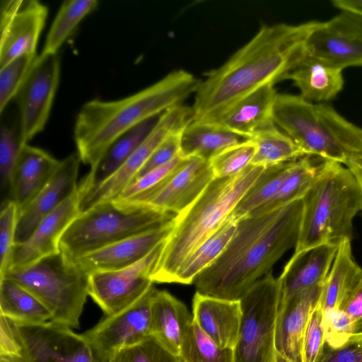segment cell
<instances>
[{
	"label": "cell",
	"mask_w": 362,
	"mask_h": 362,
	"mask_svg": "<svg viewBox=\"0 0 362 362\" xmlns=\"http://www.w3.org/2000/svg\"><path fill=\"white\" fill-rule=\"evenodd\" d=\"M48 15L37 0H3L0 4V67L25 54H35Z\"/></svg>",
	"instance_id": "cell-15"
},
{
	"label": "cell",
	"mask_w": 362,
	"mask_h": 362,
	"mask_svg": "<svg viewBox=\"0 0 362 362\" xmlns=\"http://www.w3.org/2000/svg\"><path fill=\"white\" fill-rule=\"evenodd\" d=\"M318 362H362V344L348 345L337 350H324Z\"/></svg>",
	"instance_id": "cell-48"
},
{
	"label": "cell",
	"mask_w": 362,
	"mask_h": 362,
	"mask_svg": "<svg viewBox=\"0 0 362 362\" xmlns=\"http://www.w3.org/2000/svg\"><path fill=\"white\" fill-rule=\"evenodd\" d=\"M0 315L18 325H38L52 321V315L33 293L14 281L0 278Z\"/></svg>",
	"instance_id": "cell-31"
},
{
	"label": "cell",
	"mask_w": 362,
	"mask_h": 362,
	"mask_svg": "<svg viewBox=\"0 0 362 362\" xmlns=\"http://www.w3.org/2000/svg\"><path fill=\"white\" fill-rule=\"evenodd\" d=\"M354 323L352 317L340 308L324 310L321 325L329 349L337 350L346 346L354 333Z\"/></svg>",
	"instance_id": "cell-42"
},
{
	"label": "cell",
	"mask_w": 362,
	"mask_h": 362,
	"mask_svg": "<svg viewBox=\"0 0 362 362\" xmlns=\"http://www.w3.org/2000/svg\"><path fill=\"white\" fill-rule=\"evenodd\" d=\"M256 151L251 165L267 168L297 160L305 152L273 122L253 134Z\"/></svg>",
	"instance_id": "cell-34"
},
{
	"label": "cell",
	"mask_w": 362,
	"mask_h": 362,
	"mask_svg": "<svg viewBox=\"0 0 362 362\" xmlns=\"http://www.w3.org/2000/svg\"><path fill=\"white\" fill-rule=\"evenodd\" d=\"M339 244L327 243L293 252L278 278L280 301L287 300L322 286L333 263Z\"/></svg>",
	"instance_id": "cell-20"
},
{
	"label": "cell",
	"mask_w": 362,
	"mask_h": 362,
	"mask_svg": "<svg viewBox=\"0 0 362 362\" xmlns=\"http://www.w3.org/2000/svg\"><path fill=\"white\" fill-rule=\"evenodd\" d=\"M183 129L171 134L156 148L131 184L148 173L170 163L180 156L181 134Z\"/></svg>",
	"instance_id": "cell-46"
},
{
	"label": "cell",
	"mask_w": 362,
	"mask_h": 362,
	"mask_svg": "<svg viewBox=\"0 0 362 362\" xmlns=\"http://www.w3.org/2000/svg\"><path fill=\"white\" fill-rule=\"evenodd\" d=\"M80 213L77 189L40 222L25 242L14 245L0 276L7 272L27 267L46 257L59 252V241L62 235Z\"/></svg>",
	"instance_id": "cell-17"
},
{
	"label": "cell",
	"mask_w": 362,
	"mask_h": 362,
	"mask_svg": "<svg viewBox=\"0 0 362 362\" xmlns=\"http://www.w3.org/2000/svg\"><path fill=\"white\" fill-rule=\"evenodd\" d=\"M323 161L309 156L295 160L274 197L250 215L267 212L302 199L315 180Z\"/></svg>",
	"instance_id": "cell-33"
},
{
	"label": "cell",
	"mask_w": 362,
	"mask_h": 362,
	"mask_svg": "<svg viewBox=\"0 0 362 362\" xmlns=\"http://www.w3.org/2000/svg\"><path fill=\"white\" fill-rule=\"evenodd\" d=\"M180 356L182 362H235L234 349L217 345L193 320L185 331Z\"/></svg>",
	"instance_id": "cell-38"
},
{
	"label": "cell",
	"mask_w": 362,
	"mask_h": 362,
	"mask_svg": "<svg viewBox=\"0 0 362 362\" xmlns=\"http://www.w3.org/2000/svg\"><path fill=\"white\" fill-rule=\"evenodd\" d=\"M316 287L280 301L276 326L277 355L288 362H301L303 343L310 313L321 291Z\"/></svg>",
	"instance_id": "cell-22"
},
{
	"label": "cell",
	"mask_w": 362,
	"mask_h": 362,
	"mask_svg": "<svg viewBox=\"0 0 362 362\" xmlns=\"http://www.w3.org/2000/svg\"><path fill=\"white\" fill-rule=\"evenodd\" d=\"M158 117L151 118L133 127L112 144L78 185L79 201L90 194L119 170L144 141Z\"/></svg>",
	"instance_id": "cell-27"
},
{
	"label": "cell",
	"mask_w": 362,
	"mask_h": 362,
	"mask_svg": "<svg viewBox=\"0 0 362 362\" xmlns=\"http://www.w3.org/2000/svg\"><path fill=\"white\" fill-rule=\"evenodd\" d=\"M22 344L17 324L0 315V356H21Z\"/></svg>",
	"instance_id": "cell-47"
},
{
	"label": "cell",
	"mask_w": 362,
	"mask_h": 362,
	"mask_svg": "<svg viewBox=\"0 0 362 362\" xmlns=\"http://www.w3.org/2000/svg\"><path fill=\"white\" fill-rule=\"evenodd\" d=\"M37 57V53L23 54L0 67L1 114L16 98Z\"/></svg>",
	"instance_id": "cell-39"
},
{
	"label": "cell",
	"mask_w": 362,
	"mask_h": 362,
	"mask_svg": "<svg viewBox=\"0 0 362 362\" xmlns=\"http://www.w3.org/2000/svg\"><path fill=\"white\" fill-rule=\"evenodd\" d=\"M342 69L306 52L286 74L309 102H325L335 98L343 89Z\"/></svg>",
	"instance_id": "cell-25"
},
{
	"label": "cell",
	"mask_w": 362,
	"mask_h": 362,
	"mask_svg": "<svg viewBox=\"0 0 362 362\" xmlns=\"http://www.w3.org/2000/svg\"><path fill=\"white\" fill-rule=\"evenodd\" d=\"M264 168L250 164L235 175L214 177L201 195L176 216L151 276L153 283H173L183 262L230 216Z\"/></svg>",
	"instance_id": "cell-4"
},
{
	"label": "cell",
	"mask_w": 362,
	"mask_h": 362,
	"mask_svg": "<svg viewBox=\"0 0 362 362\" xmlns=\"http://www.w3.org/2000/svg\"><path fill=\"white\" fill-rule=\"evenodd\" d=\"M237 224L238 221L230 216L183 262L173 283L192 284L196 277L221 255L235 232Z\"/></svg>",
	"instance_id": "cell-32"
},
{
	"label": "cell",
	"mask_w": 362,
	"mask_h": 362,
	"mask_svg": "<svg viewBox=\"0 0 362 362\" xmlns=\"http://www.w3.org/2000/svg\"><path fill=\"white\" fill-rule=\"evenodd\" d=\"M276 362H288V361L285 360L282 357L277 355L276 357Z\"/></svg>",
	"instance_id": "cell-54"
},
{
	"label": "cell",
	"mask_w": 362,
	"mask_h": 362,
	"mask_svg": "<svg viewBox=\"0 0 362 362\" xmlns=\"http://www.w3.org/2000/svg\"><path fill=\"white\" fill-rule=\"evenodd\" d=\"M59 163L41 148L28 144L22 146L9 182L10 199L17 206L18 214L48 183Z\"/></svg>",
	"instance_id": "cell-23"
},
{
	"label": "cell",
	"mask_w": 362,
	"mask_h": 362,
	"mask_svg": "<svg viewBox=\"0 0 362 362\" xmlns=\"http://www.w3.org/2000/svg\"><path fill=\"white\" fill-rule=\"evenodd\" d=\"M58 54H40L15 98L19 110V136L23 145L45 128L60 77Z\"/></svg>",
	"instance_id": "cell-12"
},
{
	"label": "cell",
	"mask_w": 362,
	"mask_h": 362,
	"mask_svg": "<svg viewBox=\"0 0 362 362\" xmlns=\"http://www.w3.org/2000/svg\"><path fill=\"white\" fill-rule=\"evenodd\" d=\"M80 162L77 153L60 160L48 183L30 204L18 214L15 245L25 242L44 218L77 191Z\"/></svg>",
	"instance_id": "cell-18"
},
{
	"label": "cell",
	"mask_w": 362,
	"mask_h": 362,
	"mask_svg": "<svg viewBox=\"0 0 362 362\" xmlns=\"http://www.w3.org/2000/svg\"><path fill=\"white\" fill-rule=\"evenodd\" d=\"M305 52L341 69L362 66V16L347 11L320 22Z\"/></svg>",
	"instance_id": "cell-14"
},
{
	"label": "cell",
	"mask_w": 362,
	"mask_h": 362,
	"mask_svg": "<svg viewBox=\"0 0 362 362\" xmlns=\"http://www.w3.org/2000/svg\"><path fill=\"white\" fill-rule=\"evenodd\" d=\"M193 317L187 306L166 291L155 289L151 305V335L180 356L182 337Z\"/></svg>",
	"instance_id": "cell-28"
},
{
	"label": "cell",
	"mask_w": 362,
	"mask_h": 362,
	"mask_svg": "<svg viewBox=\"0 0 362 362\" xmlns=\"http://www.w3.org/2000/svg\"><path fill=\"white\" fill-rule=\"evenodd\" d=\"M165 241L132 266L114 271L95 272L88 275V296L105 315H113L128 308L153 286L151 276Z\"/></svg>",
	"instance_id": "cell-10"
},
{
	"label": "cell",
	"mask_w": 362,
	"mask_h": 362,
	"mask_svg": "<svg viewBox=\"0 0 362 362\" xmlns=\"http://www.w3.org/2000/svg\"><path fill=\"white\" fill-rule=\"evenodd\" d=\"M278 93L267 85L240 99L213 122L238 134L250 138L273 123L272 113Z\"/></svg>",
	"instance_id": "cell-26"
},
{
	"label": "cell",
	"mask_w": 362,
	"mask_h": 362,
	"mask_svg": "<svg viewBox=\"0 0 362 362\" xmlns=\"http://www.w3.org/2000/svg\"><path fill=\"white\" fill-rule=\"evenodd\" d=\"M185 159L179 156L170 163L148 173L127 186L112 200L130 205H148Z\"/></svg>",
	"instance_id": "cell-37"
},
{
	"label": "cell",
	"mask_w": 362,
	"mask_h": 362,
	"mask_svg": "<svg viewBox=\"0 0 362 362\" xmlns=\"http://www.w3.org/2000/svg\"><path fill=\"white\" fill-rule=\"evenodd\" d=\"M302 199L238 221L221 255L194 279L196 292L240 300L275 263L295 248L302 215Z\"/></svg>",
	"instance_id": "cell-2"
},
{
	"label": "cell",
	"mask_w": 362,
	"mask_h": 362,
	"mask_svg": "<svg viewBox=\"0 0 362 362\" xmlns=\"http://www.w3.org/2000/svg\"><path fill=\"white\" fill-rule=\"evenodd\" d=\"M280 296L278 278L270 272L242 297L235 362L276 361L275 336Z\"/></svg>",
	"instance_id": "cell-9"
},
{
	"label": "cell",
	"mask_w": 362,
	"mask_h": 362,
	"mask_svg": "<svg viewBox=\"0 0 362 362\" xmlns=\"http://www.w3.org/2000/svg\"><path fill=\"white\" fill-rule=\"evenodd\" d=\"M4 277L37 297L52 315V321L72 329L80 326L86 302L88 275L59 252Z\"/></svg>",
	"instance_id": "cell-8"
},
{
	"label": "cell",
	"mask_w": 362,
	"mask_h": 362,
	"mask_svg": "<svg viewBox=\"0 0 362 362\" xmlns=\"http://www.w3.org/2000/svg\"><path fill=\"white\" fill-rule=\"evenodd\" d=\"M293 161L265 168L230 216L238 221L250 215L272 199L289 172Z\"/></svg>",
	"instance_id": "cell-36"
},
{
	"label": "cell",
	"mask_w": 362,
	"mask_h": 362,
	"mask_svg": "<svg viewBox=\"0 0 362 362\" xmlns=\"http://www.w3.org/2000/svg\"><path fill=\"white\" fill-rule=\"evenodd\" d=\"M22 144L19 133L3 124L0 128V187L9 186L11 176L19 156Z\"/></svg>",
	"instance_id": "cell-43"
},
{
	"label": "cell",
	"mask_w": 362,
	"mask_h": 362,
	"mask_svg": "<svg viewBox=\"0 0 362 362\" xmlns=\"http://www.w3.org/2000/svg\"><path fill=\"white\" fill-rule=\"evenodd\" d=\"M331 3L340 11H351L362 16V0H332Z\"/></svg>",
	"instance_id": "cell-51"
},
{
	"label": "cell",
	"mask_w": 362,
	"mask_h": 362,
	"mask_svg": "<svg viewBox=\"0 0 362 362\" xmlns=\"http://www.w3.org/2000/svg\"><path fill=\"white\" fill-rule=\"evenodd\" d=\"M17 325L21 356L28 362H95L82 334L71 327L52 321L38 325Z\"/></svg>",
	"instance_id": "cell-16"
},
{
	"label": "cell",
	"mask_w": 362,
	"mask_h": 362,
	"mask_svg": "<svg viewBox=\"0 0 362 362\" xmlns=\"http://www.w3.org/2000/svg\"><path fill=\"white\" fill-rule=\"evenodd\" d=\"M192 107L180 104L160 115L148 136L108 180L79 201L83 212L98 203L115 199L131 184L156 148L171 134L183 129L191 120Z\"/></svg>",
	"instance_id": "cell-13"
},
{
	"label": "cell",
	"mask_w": 362,
	"mask_h": 362,
	"mask_svg": "<svg viewBox=\"0 0 362 362\" xmlns=\"http://www.w3.org/2000/svg\"><path fill=\"white\" fill-rule=\"evenodd\" d=\"M302 202L294 252L351 239L354 219L362 211V193L356 179L346 165L324 160Z\"/></svg>",
	"instance_id": "cell-5"
},
{
	"label": "cell",
	"mask_w": 362,
	"mask_h": 362,
	"mask_svg": "<svg viewBox=\"0 0 362 362\" xmlns=\"http://www.w3.org/2000/svg\"><path fill=\"white\" fill-rule=\"evenodd\" d=\"M192 314L193 321L217 345L234 349L242 319L240 300L218 298L196 292Z\"/></svg>",
	"instance_id": "cell-24"
},
{
	"label": "cell",
	"mask_w": 362,
	"mask_h": 362,
	"mask_svg": "<svg viewBox=\"0 0 362 362\" xmlns=\"http://www.w3.org/2000/svg\"><path fill=\"white\" fill-rule=\"evenodd\" d=\"M255 151V144L250 139L225 150L209 161L214 177L238 174L251 164Z\"/></svg>",
	"instance_id": "cell-40"
},
{
	"label": "cell",
	"mask_w": 362,
	"mask_h": 362,
	"mask_svg": "<svg viewBox=\"0 0 362 362\" xmlns=\"http://www.w3.org/2000/svg\"><path fill=\"white\" fill-rule=\"evenodd\" d=\"M356 322L362 318V281L341 308Z\"/></svg>",
	"instance_id": "cell-49"
},
{
	"label": "cell",
	"mask_w": 362,
	"mask_h": 362,
	"mask_svg": "<svg viewBox=\"0 0 362 362\" xmlns=\"http://www.w3.org/2000/svg\"><path fill=\"white\" fill-rule=\"evenodd\" d=\"M362 344V318L354 323V333L348 345H356ZM347 345V346H348Z\"/></svg>",
	"instance_id": "cell-52"
},
{
	"label": "cell",
	"mask_w": 362,
	"mask_h": 362,
	"mask_svg": "<svg viewBox=\"0 0 362 362\" xmlns=\"http://www.w3.org/2000/svg\"><path fill=\"white\" fill-rule=\"evenodd\" d=\"M110 362H182L150 335L119 351Z\"/></svg>",
	"instance_id": "cell-41"
},
{
	"label": "cell",
	"mask_w": 362,
	"mask_h": 362,
	"mask_svg": "<svg viewBox=\"0 0 362 362\" xmlns=\"http://www.w3.org/2000/svg\"><path fill=\"white\" fill-rule=\"evenodd\" d=\"M176 216L150 205L102 202L81 212L71 223L60 239L59 251L74 263L113 243L164 226Z\"/></svg>",
	"instance_id": "cell-7"
},
{
	"label": "cell",
	"mask_w": 362,
	"mask_h": 362,
	"mask_svg": "<svg viewBox=\"0 0 362 362\" xmlns=\"http://www.w3.org/2000/svg\"><path fill=\"white\" fill-rule=\"evenodd\" d=\"M322 312L318 298L310 313L305 333L301 362H318L323 353L325 340L321 325Z\"/></svg>",
	"instance_id": "cell-44"
},
{
	"label": "cell",
	"mask_w": 362,
	"mask_h": 362,
	"mask_svg": "<svg viewBox=\"0 0 362 362\" xmlns=\"http://www.w3.org/2000/svg\"><path fill=\"white\" fill-rule=\"evenodd\" d=\"M319 23L262 25L223 64L204 74L191 107V120L213 122L243 97L284 80Z\"/></svg>",
	"instance_id": "cell-1"
},
{
	"label": "cell",
	"mask_w": 362,
	"mask_h": 362,
	"mask_svg": "<svg viewBox=\"0 0 362 362\" xmlns=\"http://www.w3.org/2000/svg\"><path fill=\"white\" fill-rule=\"evenodd\" d=\"M153 286L128 308L105 315L95 325L81 333L95 362H110L122 349L151 335Z\"/></svg>",
	"instance_id": "cell-11"
},
{
	"label": "cell",
	"mask_w": 362,
	"mask_h": 362,
	"mask_svg": "<svg viewBox=\"0 0 362 362\" xmlns=\"http://www.w3.org/2000/svg\"><path fill=\"white\" fill-rule=\"evenodd\" d=\"M18 220V210L16 204L11 199L4 202L0 213V274L4 272L15 245Z\"/></svg>",
	"instance_id": "cell-45"
},
{
	"label": "cell",
	"mask_w": 362,
	"mask_h": 362,
	"mask_svg": "<svg viewBox=\"0 0 362 362\" xmlns=\"http://www.w3.org/2000/svg\"><path fill=\"white\" fill-rule=\"evenodd\" d=\"M250 139L213 122L190 120L182 132L180 155L183 158L196 157L209 162L225 150Z\"/></svg>",
	"instance_id": "cell-30"
},
{
	"label": "cell",
	"mask_w": 362,
	"mask_h": 362,
	"mask_svg": "<svg viewBox=\"0 0 362 362\" xmlns=\"http://www.w3.org/2000/svg\"><path fill=\"white\" fill-rule=\"evenodd\" d=\"M344 165L353 173L356 179L362 193V152L350 157Z\"/></svg>",
	"instance_id": "cell-50"
},
{
	"label": "cell",
	"mask_w": 362,
	"mask_h": 362,
	"mask_svg": "<svg viewBox=\"0 0 362 362\" xmlns=\"http://www.w3.org/2000/svg\"><path fill=\"white\" fill-rule=\"evenodd\" d=\"M351 239L345 238L338 249L322 286L320 301L323 310L340 308L362 281V269L352 252Z\"/></svg>",
	"instance_id": "cell-29"
},
{
	"label": "cell",
	"mask_w": 362,
	"mask_h": 362,
	"mask_svg": "<svg viewBox=\"0 0 362 362\" xmlns=\"http://www.w3.org/2000/svg\"><path fill=\"white\" fill-rule=\"evenodd\" d=\"M272 120L306 156L343 165L362 152V129L325 103L278 93Z\"/></svg>",
	"instance_id": "cell-6"
},
{
	"label": "cell",
	"mask_w": 362,
	"mask_h": 362,
	"mask_svg": "<svg viewBox=\"0 0 362 362\" xmlns=\"http://www.w3.org/2000/svg\"><path fill=\"white\" fill-rule=\"evenodd\" d=\"M97 0H66L61 4L47 33L41 54H58L79 23L95 11Z\"/></svg>",
	"instance_id": "cell-35"
},
{
	"label": "cell",
	"mask_w": 362,
	"mask_h": 362,
	"mask_svg": "<svg viewBox=\"0 0 362 362\" xmlns=\"http://www.w3.org/2000/svg\"><path fill=\"white\" fill-rule=\"evenodd\" d=\"M175 219L168 224L113 243L88 254L74 264L87 275L132 266L146 257L170 236Z\"/></svg>",
	"instance_id": "cell-19"
},
{
	"label": "cell",
	"mask_w": 362,
	"mask_h": 362,
	"mask_svg": "<svg viewBox=\"0 0 362 362\" xmlns=\"http://www.w3.org/2000/svg\"><path fill=\"white\" fill-rule=\"evenodd\" d=\"M200 79L174 70L151 86L115 100H91L77 114L74 138L81 161L95 166L112 144L133 127L182 104L196 93Z\"/></svg>",
	"instance_id": "cell-3"
},
{
	"label": "cell",
	"mask_w": 362,
	"mask_h": 362,
	"mask_svg": "<svg viewBox=\"0 0 362 362\" xmlns=\"http://www.w3.org/2000/svg\"><path fill=\"white\" fill-rule=\"evenodd\" d=\"M0 362H28L22 356H0Z\"/></svg>",
	"instance_id": "cell-53"
},
{
	"label": "cell",
	"mask_w": 362,
	"mask_h": 362,
	"mask_svg": "<svg viewBox=\"0 0 362 362\" xmlns=\"http://www.w3.org/2000/svg\"><path fill=\"white\" fill-rule=\"evenodd\" d=\"M214 178L209 162L185 158L148 205L178 215L189 206Z\"/></svg>",
	"instance_id": "cell-21"
}]
</instances>
